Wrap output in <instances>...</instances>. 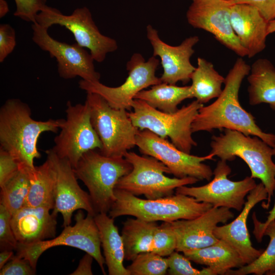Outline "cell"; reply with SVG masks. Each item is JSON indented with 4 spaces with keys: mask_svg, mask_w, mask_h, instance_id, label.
Instances as JSON below:
<instances>
[{
    "mask_svg": "<svg viewBox=\"0 0 275 275\" xmlns=\"http://www.w3.org/2000/svg\"><path fill=\"white\" fill-rule=\"evenodd\" d=\"M250 69L241 57L236 60L225 77L221 95L211 104L199 109L191 125L193 133L227 129L257 136L270 147L275 146V134L264 132L256 124L254 117L242 107L239 101L241 83Z\"/></svg>",
    "mask_w": 275,
    "mask_h": 275,
    "instance_id": "6da1fadb",
    "label": "cell"
},
{
    "mask_svg": "<svg viewBox=\"0 0 275 275\" xmlns=\"http://www.w3.org/2000/svg\"><path fill=\"white\" fill-rule=\"evenodd\" d=\"M64 119L37 121L29 106L19 99H8L0 108V147L16 159L19 167L32 169L35 158L41 156L37 148L40 135L57 132Z\"/></svg>",
    "mask_w": 275,
    "mask_h": 275,
    "instance_id": "7a4b0ae2",
    "label": "cell"
},
{
    "mask_svg": "<svg viewBox=\"0 0 275 275\" xmlns=\"http://www.w3.org/2000/svg\"><path fill=\"white\" fill-rule=\"evenodd\" d=\"M210 145V153L214 156L227 161L238 157L246 163L251 171L250 176L260 180L267 191V201L262 207L268 209L275 190L272 147L257 136L227 129L219 135H213Z\"/></svg>",
    "mask_w": 275,
    "mask_h": 275,
    "instance_id": "3957f363",
    "label": "cell"
},
{
    "mask_svg": "<svg viewBox=\"0 0 275 275\" xmlns=\"http://www.w3.org/2000/svg\"><path fill=\"white\" fill-rule=\"evenodd\" d=\"M115 201L108 212L111 217L133 216L150 222H172L191 219L212 207L188 196L176 194L156 199H143L126 191L115 188Z\"/></svg>",
    "mask_w": 275,
    "mask_h": 275,
    "instance_id": "277c9868",
    "label": "cell"
},
{
    "mask_svg": "<svg viewBox=\"0 0 275 275\" xmlns=\"http://www.w3.org/2000/svg\"><path fill=\"white\" fill-rule=\"evenodd\" d=\"M132 169L124 157L106 156L97 149L84 153L73 168L89 190L96 213H108L115 201L117 182Z\"/></svg>",
    "mask_w": 275,
    "mask_h": 275,
    "instance_id": "5b68a950",
    "label": "cell"
},
{
    "mask_svg": "<svg viewBox=\"0 0 275 275\" xmlns=\"http://www.w3.org/2000/svg\"><path fill=\"white\" fill-rule=\"evenodd\" d=\"M203 105L196 100L174 113H168L134 99L132 103L133 111L128 115L140 130H148L163 139L168 137L178 149L190 153L193 147L197 145L192 137L191 125Z\"/></svg>",
    "mask_w": 275,
    "mask_h": 275,
    "instance_id": "8992f818",
    "label": "cell"
},
{
    "mask_svg": "<svg viewBox=\"0 0 275 275\" xmlns=\"http://www.w3.org/2000/svg\"><path fill=\"white\" fill-rule=\"evenodd\" d=\"M125 159L132 167L131 171L121 178L115 188L126 191L134 196L144 195L147 199H156L174 195L181 186L193 184L199 181L196 178H170L169 168L157 159L148 155L141 156L134 152L126 153Z\"/></svg>",
    "mask_w": 275,
    "mask_h": 275,
    "instance_id": "52a82bcc",
    "label": "cell"
},
{
    "mask_svg": "<svg viewBox=\"0 0 275 275\" xmlns=\"http://www.w3.org/2000/svg\"><path fill=\"white\" fill-rule=\"evenodd\" d=\"M87 93L91 121L102 145L99 151L108 157H124L136 146L140 129L133 125L126 109L111 107L98 94Z\"/></svg>",
    "mask_w": 275,
    "mask_h": 275,
    "instance_id": "ba28073f",
    "label": "cell"
},
{
    "mask_svg": "<svg viewBox=\"0 0 275 275\" xmlns=\"http://www.w3.org/2000/svg\"><path fill=\"white\" fill-rule=\"evenodd\" d=\"M74 218L75 225L65 227L57 237L29 244H18L16 255L28 260L36 269L39 258L46 250L57 246H69L91 255L98 264L102 273L106 274L104 266L105 261L100 250L99 232L94 215L88 213L85 217L83 212L79 210Z\"/></svg>",
    "mask_w": 275,
    "mask_h": 275,
    "instance_id": "9c48e42d",
    "label": "cell"
},
{
    "mask_svg": "<svg viewBox=\"0 0 275 275\" xmlns=\"http://www.w3.org/2000/svg\"><path fill=\"white\" fill-rule=\"evenodd\" d=\"M159 60L152 56L147 61L139 53H134L127 63L128 76L120 86L111 87L100 81H90L81 79L78 85L86 93H92L103 97L112 107L130 110L138 93L152 86L162 82L156 76Z\"/></svg>",
    "mask_w": 275,
    "mask_h": 275,
    "instance_id": "30bf717a",
    "label": "cell"
},
{
    "mask_svg": "<svg viewBox=\"0 0 275 275\" xmlns=\"http://www.w3.org/2000/svg\"><path fill=\"white\" fill-rule=\"evenodd\" d=\"M36 22L47 29L53 25L64 26L74 36L76 43L87 48L94 60L104 61L107 53L117 50L116 40L101 34L86 7L78 8L72 14L66 15L56 8L47 6L36 18Z\"/></svg>",
    "mask_w": 275,
    "mask_h": 275,
    "instance_id": "8fae6325",
    "label": "cell"
},
{
    "mask_svg": "<svg viewBox=\"0 0 275 275\" xmlns=\"http://www.w3.org/2000/svg\"><path fill=\"white\" fill-rule=\"evenodd\" d=\"M66 106V119L51 149L59 157L68 160L74 168L84 153L94 149L100 151L102 145L92 126L88 103L72 104L68 101Z\"/></svg>",
    "mask_w": 275,
    "mask_h": 275,
    "instance_id": "7c38bea8",
    "label": "cell"
},
{
    "mask_svg": "<svg viewBox=\"0 0 275 275\" xmlns=\"http://www.w3.org/2000/svg\"><path fill=\"white\" fill-rule=\"evenodd\" d=\"M136 146L144 155L152 156L165 164L175 177H191L210 181L213 176L210 167L203 163L213 159L211 153L204 156L191 155L178 149L167 139L147 129L139 130Z\"/></svg>",
    "mask_w": 275,
    "mask_h": 275,
    "instance_id": "4fadbf2b",
    "label": "cell"
},
{
    "mask_svg": "<svg viewBox=\"0 0 275 275\" xmlns=\"http://www.w3.org/2000/svg\"><path fill=\"white\" fill-rule=\"evenodd\" d=\"M231 173L227 161L220 159L209 183L200 186H181L175 189V193L192 197L198 202L209 203L213 207L240 211L245 203V197L257 184L251 176L239 181L231 180L228 177Z\"/></svg>",
    "mask_w": 275,
    "mask_h": 275,
    "instance_id": "5bb4252c",
    "label": "cell"
},
{
    "mask_svg": "<svg viewBox=\"0 0 275 275\" xmlns=\"http://www.w3.org/2000/svg\"><path fill=\"white\" fill-rule=\"evenodd\" d=\"M32 40L42 50L56 59L59 76L65 79L77 76L81 79L100 81V74L95 70L94 59L90 52L75 43L69 44L55 40L48 29L37 23H32Z\"/></svg>",
    "mask_w": 275,
    "mask_h": 275,
    "instance_id": "9a60e30c",
    "label": "cell"
},
{
    "mask_svg": "<svg viewBox=\"0 0 275 275\" xmlns=\"http://www.w3.org/2000/svg\"><path fill=\"white\" fill-rule=\"evenodd\" d=\"M232 5L228 0H195L186 12V19L193 28L210 33L222 45L243 58L248 53L232 26Z\"/></svg>",
    "mask_w": 275,
    "mask_h": 275,
    "instance_id": "2e32d148",
    "label": "cell"
},
{
    "mask_svg": "<svg viewBox=\"0 0 275 275\" xmlns=\"http://www.w3.org/2000/svg\"><path fill=\"white\" fill-rule=\"evenodd\" d=\"M45 152L51 159L56 172L54 205L52 213L57 216L59 213L62 214L64 227L70 225L73 213L77 209H84L95 215L96 213L90 196L79 185L70 162L59 157L52 149Z\"/></svg>",
    "mask_w": 275,
    "mask_h": 275,
    "instance_id": "e0dca14e",
    "label": "cell"
},
{
    "mask_svg": "<svg viewBox=\"0 0 275 275\" xmlns=\"http://www.w3.org/2000/svg\"><path fill=\"white\" fill-rule=\"evenodd\" d=\"M146 30L147 39L153 48V56H158L161 61L163 68L160 77L161 81L171 85L179 81L188 82L196 68L190 62V58L195 52L194 46L199 41V37H189L179 45L172 46L160 38L158 31L151 25H148Z\"/></svg>",
    "mask_w": 275,
    "mask_h": 275,
    "instance_id": "ac0fdd59",
    "label": "cell"
},
{
    "mask_svg": "<svg viewBox=\"0 0 275 275\" xmlns=\"http://www.w3.org/2000/svg\"><path fill=\"white\" fill-rule=\"evenodd\" d=\"M234 216L230 209L212 207L195 218L170 222L176 238L175 251L183 253L217 242L218 239L213 234L214 230L218 224H226Z\"/></svg>",
    "mask_w": 275,
    "mask_h": 275,
    "instance_id": "d6986e66",
    "label": "cell"
},
{
    "mask_svg": "<svg viewBox=\"0 0 275 275\" xmlns=\"http://www.w3.org/2000/svg\"><path fill=\"white\" fill-rule=\"evenodd\" d=\"M267 191L262 182L257 184L246 196V201L238 216L232 222L217 226L213 234L218 240L226 242L239 254L245 265L255 260L263 252L253 246L247 227L251 210L262 201L267 200Z\"/></svg>",
    "mask_w": 275,
    "mask_h": 275,
    "instance_id": "ffe728a7",
    "label": "cell"
},
{
    "mask_svg": "<svg viewBox=\"0 0 275 275\" xmlns=\"http://www.w3.org/2000/svg\"><path fill=\"white\" fill-rule=\"evenodd\" d=\"M233 29L249 58L255 57L266 47L268 22L254 6L234 4L231 8Z\"/></svg>",
    "mask_w": 275,
    "mask_h": 275,
    "instance_id": "44dd1931",
    "label": "cell"
},
{
    "mask_svg": "<svg viewBox=\"0 0 275 275\" xmlns=\"http://www.w3.org/2000/svg\"><path fill=\"white\" fill-rule=\"evenodd\" d=\"M47 207L24 206L12 215L11 226L18 244L25 245L55 237L57 215Z\"/></svg>",
    "mask_w": 275,
    "mask_h": 275,
    "instance_id": "7402d4cb",
    "label": "cell"
},
{
    "mask_svg": "<svg viewBox=\"0 0 275 275\" xmlns=\"http://www.w3.org/2000/svg\"><path fill=\"white\" fill-rule=\"evenodd\" d=\"M98 227L105 264L109 275H130L124 266L125 253L123 239L114 218L107 213H98L94 215Z\"/></svg>",
    "mask_w": 275,
    "mask_h": 275,
    "instance_id": "603a6c76",
    "label": "cell"
},
{
    "mask_svg": "<svg viewBox=\"0 0 275 275\" xmlns=\"http://www.w3.org/2000/svg\"><path fill=\"white\" fill-rule=\"evenodd\" d=\"M183 253L190 261L210 268L214 275L225 274L230 269L245 265L238 253L222 240L209 246Z\"/></svg>",
    "mask_w": 275,
    "mask_h": 275,
    "instance_id": "cb8c5ba5",
    "label": "cell"
},
{
    "mask_svg": "<svg viewBox=\"0 0 275 275\" xmlns=\"http://www.w3.org/2000/svg\"><path fill=\"white\" fill-rule=\"evenodd\" d=\"M249 102L254 106L267 103L275 111V67L268 59L260 58L251 66L247 76Z\"/></svg>",
    "mask_w": 275,
    "mask_h": 275,
    "instance_id": "d4e9b609",
    "label": "cell"
},
{
    "mask_svg": "<svg viewBox=\"0 0 275 275\" xmlns=\"http://www.w3.org/2000/svg\"><path fill=\"white\" fill-rule=\"evenodd\" d=\"M28 172L30 186L25 205L44 206L53 209L56 172L51 159L47 156L42 164L29 169Z\"/></svg>",
    "mask_w": 275,
    "mask_h": 275,
    "instance_id": "484cf974",
    "label": "cell"
},
{
    "mask_svg": "<svg viewBox=\"0 0 275 275\" xmlns=\"http://www.w3.org/2000/svg\"><path fill=\"white\" fill-rule=\"evenodd\" d=\"M156 222L129 218L123 223V239L125 260H133L143 252H152L156 233L159 228Z\"/></svg>",
    "mask_w": 275,
    "mask_h": 275,
    "instance_id": "4316f807",
    "label": "cell"
},
{
    "mask_svg": "<svg viewBox=\"0 0 275 275\" xmlns=\"http://www.w3.org/2000/svg\"><path fill=\"white\" fill-rule=\"evenodd\" d=\"M225 79V77L214 69L211 62L203 58H198L197 67L190 78L193 98L202 104L217 98L222 92V86Z\"/></svg>",
    "mask_w": 275,
    "mask_h": 275,
    "instance_id": "83f0119b",
    "label": "cell"
},
{
    "mask_svg": "<svg viewBox=\"0 0 275 275\" xmlns=\"http://www.w3.org/2000/svg\"><path fill=\"white\" fill-rule=\"evenodd\" d=\"M188 98H193L190 86L180 87L162 82L151 86L149 90L141 91L134 98L168 113L176 112L178 105Z\"/></svg>",
    "mask_w": 275,
    "mask_h": 275,
    "instance_id": "f1b7e54d",
    "label": "cell"
},
{
    "mask_svg": "<svg viewBox=\"0 0 275 275\" xmlns=\"http://www.w3.org/2000/svg\"><path fill=\"white\" fill-rule=\"evenodd\" d=\"M253 234L258 242L264 236H268L270 240L266 249L255 260L236 269H230L226 275H246L255 274L270 275L275 269V218L263 227L254 226Z\"/></svg>",
    "mask_w": 275,
    "mask_h": 275,
    "instance_id": "f546056e",
    "label": "cell"
},
{
    "mask_svg": "<svg viewBox=\"0 0 275 275\" xmlns=\"http://www.w3.org/2000/svg\"><path fill=\"white\" fill-rule=\"evenodd\" d=\"M28 170L19 167L16 173L1 187V204L12 215L25 205L30 186Z\"/></svg>",
    "mask_w": 275,
    "mask_h": 275,
    "instance_id": "4dcf8cb0",
    "label": "cell"
},
{
    "mask_svg": "<svg viewBox=\"0 0 275 275\" xmlns=\"http://www.w3.org/2000/svg\"><path fill=\"white\" fill-rule=\"evenodd\" d=\"M168 267V258L147 252L138 255L126 268L130 275H164Z\"/></svg>",
    "mask_w": 275,
    "mask_h": 275,
    "instance_id": "1f68e13d",
    "label": "cell"
},
{
    "mask_svg": "<svg viewBox=\"0 0 275 275\" xmlns=\"http://www.w3.org/2000/svg\"><path fill=\"white\" fill-rule=\"evenodd\" d=\"M168 260L169 267L167 272L170 275H214L208 267L201 270L194 268L190 260L176 251L168 256Z\"/></svg>",
    "mask_w": 275,
    "mask_h": 275,
    "instance_id": "d6a6232c",
    "label": "cell"
},
{
    "mask_svg": "<svg viewBox=\"0 0 275 275\" xmlns=\"http://www.w3.org/2000/svg\"><path fill=\"white\" fill-rule=\"evenodd\" d=\"M176 244L170 222H163L156 233L152 252L163 257L169 256L176 250Z\"/></svg>",
    "mask_w": 275,
    "mask_h": 275,
    "instance_id": "836d02e7",
    "label": "cell"
},
{
    "mask_svg": "<svg viewBox=\"0 0 275 275\" xmlns=\"http://www.w3.org/2000/svg\"><path fill=\"white\" fill-rule=\"evenodd\" d=\"M12 214L2 204H0V244L2 250H16L18 242L11 224Z\"/></svg>",
    "mask_w": 275,
    "mask_h": 275,
    "instance_id": "e575fe53",
    "label": "cell"
},
{
    "mask_svg": "<svg viewBox=\"0 0 275 275\" xmlns=\"http://www.w3.org/2000/svg\"><path fill=\"white\" fill-rule=\"evenodd\" d=\"M16 10L14 15L34 23L37 14L46 6V0H14Z\"/></svg>",
    "mask_w": 275,
    "mask_h": 275,
    "instance_id": "d590c367",
    "label": "cell"
},
{
    "mask_svg": "<svg viewBox=\"0 0 275 275\" xmlns=\"http://www.w3.org/2000/svg\"><path fill=\"white\" fill-rule=\"evenodd\" d=\"M36 269L29 261L16 254L1 269V275H32Z\"/></svg>",
    "mask_w": 275,
    "mask_h": 275,
    "instance_id": "8d00e7d4",
    "label": "cell"
},
{
    "mask_svg": "<svg viewBox=\"0 0 275 275\" xmlns=\"http://www.w3.org/2000/svg\"><path fill=\"white\" fill-rule=\"evenodd\" d=\"M16 159L8 151L0 147V187L19 170Z\"/></svg>",
    "mask_w": 275,
    "mask_h": 275,
    "instance_id": "74e56055",
    "label": "cell"
},
{
    "mask_svg": "<svg viewBox=\"0 0 275 275\" xmlns=\"http://www.w3.org/2000/svg\"><path fill=\"white\" fill-rule=\"evenodd\" d=\"M14 29L9 24L0 25V62L2 63L14 49L16 46Z\"/></svg>",
    "mask_w": 275,
    "mask_h": 275,
    "instance_id": "f35d334b",
    "label": "cell"
},
{
    "mask_svg": "<svg viewBox=\"0 0 275 275\" xmlns=\"http://www.w3.org/2000/svg\"><path fill=\"white\" fill-rule=\"evenodd\" d=\"M232 4H247L255 7L268 22L275 19V0H228Z\"/></svg>",
    "mask_w": 275,
    "mask_h": 275,
    "instance_id": "ab89813d",
    "label": "cell"
},
{
    "mask_svg": "<svg viewBox=\"0 0 275 275\" xmlns=\"http://www.w3.org/2000/svg\"><path fill=\"white\" fill-rule=\"evenodd\" d=\"M94 258L86 253L81 259L76 269L70 274L72 275H92V264Z\"/></svg>",
    "mask_w": 275,
    "mask_h": 275,
    "instance_id": "60d3db41",
    "label": "cell"
},
{
    "mask_svg": "<svg viewBox=\"0 0 275 275\" xmlns=\"http://www.w3.org/2000/svg\"><path fill=\"white\" fill-rule=\"evenodd\" d=\"M272 152L273 156H275V146L272 147ZM252 218L254 226L258 227L264 226L268 224L269 222L273 220L275 218V200L273 206L271 210L268 212V215L267 217V219L264 223L260 222L257 219L255 212L253 213Z\"/></svg>",
    "mask_w": 275,
    "mask_h": 275,
    "instance_id": "b9f144b4",
    "label": "cell"
},
{
    "mask_svg": "<svg viewBox=\"0 0 275 275\" xmlns=\"http://www.w3.org/2000/svg\"><path fill=\"white\" fill-rule=\"evenodd\" d=\"M12 250H4L0 253V269H1L13 256Z\"/></svg>",
    "mask_w": 275,
    "mask_h": 275,
    "instance_id": "7bdbcfd3",
    "label": "cell"
},
{
    "mask_svg": "<svg viewBox=\"0 0 275 275\" xmlns=\"http://www.w3.org/2000/svg\"><path fill=\"white\" fill-rule=\"evenodd\" d=\"M9 7L5 0H0V17H4L9 12Z\"/></svg>",
    "mask_w": 275,
    "mask_h": 275,
    "instance_id": "ee69618b",
    "label": "cell"
},
{
    "mask_svg": "<svg viewBox=\"0 0 275 275\" xmlns=\"http://www.w3.org/2000/svg\"><path fill=\"white\" fill-rule=\"evenodd\" d=\"M275 32V19L269 21L268 24L267 33L270 35Z\"/></svg>",
    "mask_w": 275,
    "mask_h": 275,
    "instance_id": "f6af8a7d",
    "label": "cell"
},
{
    "mask_svg": "<svg viewBox=\"0 0 275 275\" xmlns=\"http://www.w3.org/2000/svg\"><path fill=\"white\" fill-rule=\"evenodd\" d=\"M270 275H275V269L270 274Z\"/></svg>",
    "mask_w": 275,
    "mask_h": 275,
    "instance_id": "bcb514c9",
    "label": "cell"
},
{
    "mask_svg": "<svg viewBox=\"0 0 275 275\" xmlns=\"http://www.w3.org/2000/svg\"><path fill=\"white\" fill-rule=\"evenodd\" d=\"M191 1H195V0H191Z\"/></svg>",
    "mask_w": 275,
    "mask_h": 275,
    "instance_id": "7dc6e473",
    "label": "cell"
}]
</instances>
